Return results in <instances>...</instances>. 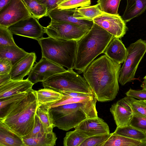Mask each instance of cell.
Returning <instances> with one entry per match:
<instances>
[{"mask_svg":"<svg viewBox=\"0 0 146 146\" xmlns=\"http://www.w3.org/2000/svg\"><path fill=\"white\" fill-rule=\"evenodd\" d=\"M121 66L104 54L94 60L84 70V77L98 101L109 102L115 98L119 91Z\"/></svg>","mask_w":146,"mask_h":146,"instance_id":"cell-1","label":"cell"},{"mask_svg":"<svg viewBox=\"0 0 146 146\" xmlns=\"http://www.w3.org/2000/svg\"><path fill=\"white\" fill-rule=\"evenodd\" d=\"M97 101L95 96L83 101L50 107L49 113L54 127L67 131L86 119L98 117Z\"/></svg>","mask_w":146,"mask_h":146,"instance_id":"cell-2","label":"cell"},{"mask_svg":"<svg viewBox=\"0 0 146 146\" xmlns=\"http://www.w3.org/2000/svg\"><path fill=\"white\" fill-rule=\"evenodd\" d=\"M114 36L96 23L88 32L77 41L76 55L74 69L79 74L98 56L103 53Z\"/></svg>","mask_w":146,"mask_h":146,"instance_id":"cell-3","label":"cell"},{"mask_svg":"<svg viewBox=\"0 0 146 146\" xmlns=\"http://www.w3.org/2000/svg\"><path fill=\"white\" fill-rule=\"evenodd\" d=\"M38 105L33 89L0 120L13 131L24 137L33 128Z\"/></svg>","mask_w":146,"mask_h":146,"instance_id":"cell-4","label":"cell"},{"mask_svg":"<svg viewBox=\"0 0 146 146\" xmlns=\"http://www.w3.org/2000/svg\"><path fill=\"white\" fill-rule=\"evenodd\" d=\"M42 56L68 69H73L76 53L77 41L48 36L38 40Z\"/></svg>","mask_w":146,"mask_h":146,"instance_id":"cell-5","label":"cell"},{"mask_svg":"<svg viewBox=\"0 0 146 146\" xmlns=\"http://www.w3.org/2000/svg\"><path fill=\"white\" fill-rule=\"evenodd\" d=\"M73 69L55 74L42 81L44 88L59 92L65 91L94 94L84 77Z\"/></svg>","mask_w":146,"mask_h":146,"instance_id":"cell-6","label":"cell"},{"mask_svg":"<svg viewBox=\"0 0 146 146\" xmlns=\"http://www.w3.org/2000/svg\"><path fill=\"white\" fill-rule=\"evenodd\" d=\"M127 48V56L120 68L119 79L122 86L134 79L138 65L146 52V41L139 39Z\"/></svg>","mask_w":146,"mask_h":146,"instance_id":"cell-7","label":"cell"},{"mask_svg":"<svg viewBox=\"0 0 146 146\" xmlns=\"http://www.w3.org/2000/svg\"><path fill=\"white\" fill-rule=\"evenodd\" d=\"M44 28V33L48 36L76 41L86 35L91 28L72 23L51 21L48 26Z\"/></svg>","mask_w":146,"mask_h":146,"instance_id":"cell-8","label":"cell"},{"mask_svg":"<svg viewBox=\"0 0 146 146\" xmlns=\"http://www.w3.org/2000/svg\"><path fill=\"white\" fill-rule=\"evenodd\" d=\"M31 15L21 0H11L0 10V27L8 28Z\"/></svg>","mask_w":146,"mask_h":146,"instance_id":"cell-9","label":"cell"},{"mask_svg":"<svg viewBox=\"0 0 146 146\" xmlns=\"http://www.w3.org/2000/svg\"><path fill=\"white\" fill-rule=\"evenodd\" d=\"M63 66L42 56L33 66L27 79L34 84L55 74L66 71Z\"/></svg>","mask_w":146,"mask_h":146,"instance_id":"cell-10","label":"cell"},{"mask_svg":"<svg viewBox=\"0 0 146 146\" xmlns=\"http://www.w3.org/2000/svg\"><path fill=\"white\" fill-rule=\"evenodd\" d=\"M96 23L114 37L121 38L128 29L125 22L119 14L115 15L103 12L93 19Z\"/></svg>","mask_w":146,"mask_h":146,"instance_id":"cell-11","label":"cell"},{"mask_svg":"<svg viewBox=\"0 0 146 146\" xmlns=\"http://www.w3.org/2000/svg\"><path fill=\"white\" fill-rule=\"evenodd\" d=\"M13 34L37 40L43 37L44 27L32 15L8 27Z\"/></svg>","mask_w":146,"mask_h":146,"instance_id":"cell-12","label":"cell"},{"mask_svg":"<svg viewBox=\"0 0 146 146\" xmlns=\"http://www.w3.org/2000/svg\"><path fill=\"white\" fill-rule=\"evenodd\" d=\"M74 128L75 130L88 137L110 133L108 124L98 117L86 119Z\"/></svg>","mask_w":146,"mask_h":146,"instance_id":"cell-13","label":"cell"},{"mask_svg":"<svg viewBox=\"0 0 146 146\" xmlns=\"http://www.w3.org/2000/svg\"><path fill=\"white\" fill-rule=\"evenodd\" d=\"M75 11V9L60 10L57 7L48 12L47 16L51 21L72 23L91 28L94 23L93 21L77 17Z\"/></svg>","mask_w":146,"mask_h":146,"instance_id":"cell-14","label":"cell"},{"mask_svg":"<svg viewBox=\"0 0 146 146\" xmlns=\"http://www.w3.org/2000/svg\"><path fill=\"white\" fill-rule=\"evenodd\" d=\"M110 111L117 127L130 125L133 114L124 98L113 104L110 108Z\"/></svg>","mask_w":146,"mask_h":146,"instance_id":"cell-15","label":"cell"},{"mask_svg":"<svg viewBox=\"0 0 146 146\" xmlns=\"http://www.w3.org/2000/svg\"><path fill=\"white\" fill-rule=\"evenodd\" d=\"M36 59L34 52L28 53L25 56L16 62L10 73L11 79L14 80H23L24 77L29 75Z\"/></svg>","mask_w":146,"mask_h":146,"instance_id":"cell-16","label":"cell"},{"mask_svg":"<svg viewBox=\"0 0 146 146\" xmlns=\"http://www.w3.org/2000/svg\"><path fill=\"white\" fill-rule=\"evenodd\" d=\"M27 78L19 80H11L0 85V99L31 91L33 85Z\"/></svg>","mask_w":146,"mask_h":146,"instance_id":"cell-17","label":"cell"},{"mask_svg":"<svg viewBox=\"0 0 146 146\" xmlns=\"http://www.w3.org/2000/svg\"><path fill=\"white\" fill-rule=\"evenodd\" d=\"M127 50L119 38L113 37L103 53L113 61L119 64L124 62L127 54Z\"/></svg>","mask_w":146,"mask_h":146,"instance_id":"cell-18","label":"cell"},{"mask_svg":"<svg viewBox=\"0 0 146 146\" xmlns=\"http://www.w3.org/2000/svg\"><path fill=\"white\" fill-rule=\"evenodd\" d=\"M0 146H25L22 137L0 120Z\"/></svg>","mask_w":146,"mask_h":146,"instance_id":"cell-19","label":"cell"},{"mask_svg":"<svg viewBox=\"0 0 146 146\" xmlns=\"http://www.w3.org/2000/svg\"><path fill=\"white\" fill-rule=\"evenodd\" d=\"M127 5L122 18L125 22L142 14L146 9V0H127Z\"/></svg>","mask_w":146,"mask_h":146,"instance_id":"cell-20","label":"cell"},{"mask_svg":"<svg viewBox=\"0 0 146 146\" xmlns=\"http://www.w3.org/2000/svg\"><path fill=\"white\" fill-rule=\"evenodd\" d=\"M38 106L50 104L61 99L63 95L53 90L44 88L34 90Z\"/></svg>","mask_w":146,"mask_h":146,"instance_id":"cell-21","label":"cell"},{"mask_svg":"<svg viewBox=\"0 0 146 146\" xmlns=\"http://www.w3.org/2000/svg\"><path fill=\"white\" fill-rule=\"evenodd\" d=\"M25 146H54L57 139L53 131L33 137H22Z\"/></svg>","mask_w":146,"mask_h":146,"instance_id":"cell-22","label":"cell"},{"mask_svg":"<svg viewBox=\"0 0 146 146\" xmlns=\"http://www.w3.org/2000/svg\"><path fill=\"white\" fill-rule=\"evenodd\" d=\"M28 53L17 45L0 46V58L9 59L13 65Z\"/></svg>","mask_w":146,"mask_h":146,"instance_id":"cell-23","label":"cell"},{"mask_svg":"<svg viewBox=\"0 0 146 146\" xmlns=\"http://www.w3.org/2000/svg\"><path fill=\"white\" fill-rule=\"evenodd\" d=\"M104 146H146V143L118 135L113 132L112 133Z\"/></svg>","mask_w":146,"mask_h":146,"instance_id":"cell-24","label":"cell"},{"mask_svg":"<svg viewBox=\"0 0 146 146\" xmlns=\"http://www.w3.org/2000/svg\"><path fill=\"white\" fill-rule=\"evenodd\" d=\"M28 92H24L0 99V119L4 117L17 103L26 96Z\"/></svg>","mask_w":146,"mask_h":146,"instance_id":"cell-25","label":"cell"},{"mask_svg":"<svg viewBox=\"0 0 146 146\" xmlns=\"http://www.w3.org/2000/svg\"><path fill=\"white\" fill-rule=\"evenodd\" d=\"M115 133L146 143V133L130 125L116 127Z\"/></svg>","mask_w":146,"mask_h":146,"instance_id":"cell-26","label":"cell"},{"mask_svg":"<svg viewBox=\"0 0 146 146\" xmlns=\"http://www.w3.org/2000/svg\"><path fill=\"white\" fill-rule=\"evenodd\" d=\"M32 15L38 20L47 16L48 9L45 5L37 0H21Z\"/></svg>","mask_w":146,"mask_h":146,"instance_id":"cell-27","label":"cell"},{"mask_svg":"<svg viewBox=\"0 0 146 146\" xmlns=\"http://www.w3.org/2000/svg\"><path fill=\"white\" fill-rule=\"evenodd\" d=\"M103 13L100 9L98 4L93 6L76 9L75 14L77 17L92 20Z\"/></svg>","mask_w":146,"mask_h":146,"instance_id":"cell-28","label":"cell"},{"mask_svg":"<svg viewBox=\"0 0 146 146\" xmlns=\"http://www.w3.org/2000/svg\"><path fill=\"white\" fill-rule=\"evenodd\" d=\"M124 98L133 114L146 117V100H138L134 98L127 96Z\"/></svg>","mask_w":146,"mask_h":146,"instance_id":"cell-29","label":"cell"},{"mask_svg":"<svg viewBox=\"0 0 146 146\" xmlns=\"http://www.w3.org/2000/svg\"><path fill=\"white\" fill-rule=\"evenodd\" d=\"M88 137L75 130L67 132L64 138V146H80Z\"/></svg>","mask_w":146,"mask_h":146,"instance_id":"cell-30","label":"cell"},{"mask_svg":"<svg viewBox=\"0 0 146 146\" xmlns=\"http://www.w3.org/2000/svg\"><path fill=\"white\" fill-rule=\"evenodd\" d=\"M121 0H98L99 8L103 12L113 15L118 14L119 6Z\"/></svg>","mask_w":146,"mask_h":146,"instance_id":"cell-31","label":"cell"},{"mask_svg":"<svg viewBox=\"0 0 146 146\" xmlns=\"http://www.w3.org/2000/svg\"><path fill=\"white\" fill-rule=\"evenodd\" d=\"M91 0H60L57 8L60 10L75 9L90 6Z\"/></svg>","mask_w":146,"mask_h":146,"instance_id":"cell-32","label":"cell"},{"mask_svg":"<svg viewBox=\"0 0 146 146\" xmlns=\"http://www.w3.org/2000/svg\"><path fill=\"white\" fill-rule=\"evenodd\" d=\"M50 108L48 104L38 106L36 114L45 126L48 128L53 129L54 127L49 114Z\"/></svg>","mask_w":146,"mask_h":146,"instance_id":"cell-33","label":"cell"},{"mask_svg":"<svg viewBox=\"0 0 146 146\" xmlns=\"http://www.w3.org/2000/svg\"><path fill=\"white\" fill-rule=\"evenodd\" d=\"M53 129L48 128L42 122L36 113L34 127L31 132L23 137L28 138L42 136L53 131Z\"/></svg>","mask_w":146,"mask_h":146,"instance_id":"cell-34","label":"cell"},{"mask_svg":"<svg viewBox=\"0 0 146 146\" xmlns=\"http://www.w3.org/2000/svg\"><path fill=\"white\" fill-rule=\"evenodd\" d=\"M111 134L110 133L88 137L80 146H104Z\"/></svg>","mask_w":146,"mask_h":146,"instance_id":"cell-35","label":"cell"},{"mask_svg":"<svg viewBox=\"0 0 146 146\" xmlns=\"http://www.w3.org/2000/svg\"><path fill=\"white\" fill-rule=\"evenodd\" d=\"M8 28L0 27V46L17 45Z\"/></svg>","mask_w":146,"mask_h":146,"instance_id":"cell-36","label":"cell"},{"mask_svg":"<svg viewBox=\"0 0 146 146\" xmlns=\"http://www.w3.org/2000/svg\"><path fill=\"white\" fill-rule=\"evenodd\" d=\"M130 125L146 133V117L133 114Z\"/></svg>","mask_w":146,"mask_h":146,"instance_id":"cell-37","label":"cell"},{"mask_svg":"<svg viewBox=\"0 0 146 146\" xmlns=\"http://www.w3.org/2000/svg\"><path fill=\"white\" fill-rule=\"evenodd\" d=\"M13 65L12 62L9 59L0 58V75L10 73Z\"/></svg>","mask_w":146,"mask_h":146,"instance_id":"cell-38","label":"cell"},{"mask_svg":"<svg viewBox=\"0 0 146 146\" xmlns=\"http://www.w3.org/2000/svg\"><path fill=\"white\" fill-rule=\"evenodd\" d=\"M127 96H129L136 98L140 100H146V90H135L130 88L126 93Z\"/></svg>","mask_w":146,"mask_h":146,"instance_id":"cell-39","label":"cell"},{"mask_svg":"<svg viewBox=\"0 0 146 146\" xmlns=\"http://www.w3.org/2000/svg\"><path fill=\"white\" fill-rule=\"evenodd\" d=\"M40 3L46 6L48 13L57 7V3L60 0H37Z\"/></svg>","mask_w":146,"mask_h":146,"instance_id":"cell-40","label":"cell"},{"mask_svg":"<svg viewBox=\"0 0 146 146\" xmlns=\"http://www.w3.org/2000/svg\"><path fill=\"white\" fill-rule=\"evenodd\" d=\"M59 92L62 94L64 96L74 97L88 96L94 94H88L85 93L65 91H61Z\"/></svg>","mask_w":146,"mask_h":146,"instance_id":"cell-41","label":"cell"},{"mask_svg":"<svg viewBox=\"0 0 146 146\" xmlns=\"http://www.w3.org/2000/svg\"><path fill=\"white\" fill-rule=\"evenodd\" d=\"M11 80L10 73L0 75V85H3Z\"/></svg>","mask_w":146,"mask_h":146,"instance_id":"cell-42","label":"cell"},{"mask_svg":"<svg viewBox=\"0 0 146 146\" xmlns=\"http://www.w3.org/2000/svg\"><path fill=\"white\" fill-rule=\"evenodd\" d=\"M11 0H0V10L3 9Z\"/></svg>","mask_w":146,"mask_h":146,"instance_id":"cell-43","label":"cell"},{"mask_svg":"<svg viewBox=\"0 0 146 146\" xmlns=\"http://www.w3.org/2000/svg\"><path fill=\"white\" fill-rule=\"evenodd\" d=\"M142 89L146 90V81H143L141 85Z\"/></svg>","mask_w":146,"mask_h":146,"instance_id":"cell-44","label":"cell"},{"mask_svg":"<svg viewBox=\"0 0 146 146\" xmlns=\"http://www.w3.org/2000/svg\"><path fill=\"white\" fill-rule=\"evenodd\" d=\"M143 81H146V75L143 78Z\"/></svg>","mask_w":146,"mask_h":146,"instance_id":"cell-45","label":"cell"}]
</instances>
